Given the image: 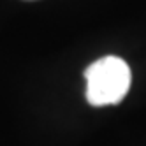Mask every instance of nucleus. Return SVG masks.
Wrapping results in <instances>:
<instances>
[{
    "mask_svg": "<svg viewBox=\"0 0 146 146\" xmlns=\"http://www.w3.org/2000/svg\"><path fill=\"white\" fill-rule=\"evenodd\" d=\"M86 100L93 108L120 104L130 88V67L120 56H102L85 69Z\"/></svg>",
    "mask_w": 146,
    "mask_h": 146,
    "instance_id": "nucleus-1",
    "label": "nucleus"
}]
</instances>
